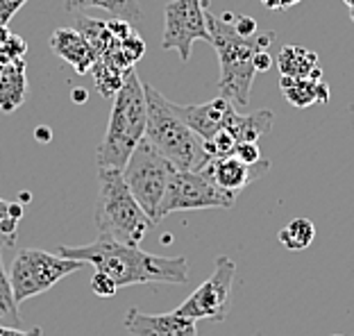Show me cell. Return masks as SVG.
I'll use <instances>...</instances> for the list:
<instances>
[{
	"instance_id": "cell-27",
	"label": "cell",
	"mask_w": 354,
	"mask_h": 336,
	"mask_svg": "<svg viewBox=\"0 0 354 336\" xmlns=\"http://www.w3.org/2000/svg\"><path fill=\"white\" fill-rule=\"evenodd\" d=\"M118 48L132 66L143 57V53H146V44H143V39L136 35V32H132V35L127 39H123V41H118Z\"/></svg>"
},
{
	"instance_id": "cell-4",
	"label": "cell",
	"mask_w": 354,
	"mask_h": 336,
	"mask_svg": "<svg viewBox=\"0 0 354 336\" xmlns=\"http://www.w3.org/2000/svg\"><path fill=\"white\" fill-rule=\"evenodd\" d=\"M143 91H146L148 105V121L143 139L166 162H171L175 171H203L209 164L205 141L175 114L173 102L159 93L155 86L143 84Z\"/></svg>"
},
{
	"instance_id": "cell-32",
	"label": "cell",
	"mask_w": 354,
	"mask_h": 336,
	"mask_svg": "<svg viewBox=\"0 0 354 336\" xmlns=\"http://www.w3.org/2000/svg\"><path fill=\"white\" fill-rule=\"evenodd\" d=\"M272 62H275V59L270 57V53H268V50H259V53L254 55V59H252L257 73H266V71H268V68L272 66Z\"/></svg>"
},
{
	"instance_id": "cell-30",
	"label": "cell",
	"mask_w": 354,
	"mask_h": 336,
	"mask_svg": "<svg viewBox=\"0 0 354 336\" xmlns=\"http://www.w3.org/2000/svg\"><path fill=\"white\" fill-rule=\"evenodd\" d=\"M91 291L98 295V298H111V295H116L118 286L114 284V279H109L107 275L95 270V275L91 277Z\"/></svg>"
},
{
	"instance_id": "cell-38",
	"label": "cell",
	"mask_w": 354,
	"mask_h": 336,
	"mask_svg": "<svg viewBox=\"0 0 354 336\" xmlns=\"http://www.w3.org/2000/svg\"><path fill=\"white\" fill-rule=\"evenodd\" d=\"M3 66H5V62H0V71H3Z\"/></svg>"
},
{
	"instance_id": "cell-1",
	"label": "cell",
	"mask_w": 354,
	"mask_h": 336,
	"mask_svg": "<svg viewBox=\"0 0 354 336\" xmlns=\"http://www.w3.org/2000/svg\"><path fill=\"white\" fill-rule=\"evenodd\" d=\"M59 257L77 259L114 279L118 289L132 284H187L189 261L187 257H159L143 252L139 245H125L111 239L98 236L88 245H59Z\"/></svg>"
},
{
	"instance_id": "cell-14",
	"label": "cell",
	"mask_w": 354,
	"mask_h": 336,
	"mask_svg": "<svg viewBox=\"0 0 354 336\" xmlns=\"http://www.w3.org/2000/svg\"><path fill=\"white\" fill-rule=\"evenodd\" d=\"M50 48L55 50V55H59V57L75 71L77 75H86L95 64V59H98L75 28L55 30L50 35Z\"/></svg>"
},
{
	"instance_id": "cell-29",
	"label": "cell",
	"mask_w": 354,
	"mask_h": 336,
	"mask_svg": "<svg viewBox=\"0 0 354 336\" xmlns=\"http://www.w3.org/2000/svg\"><path fill=\"white\" fill-rule=\"evenodd\" d=\"M227 19H230L236 35H241V37H257L259 35V30H257V21L252 19V16H234V14L227 12Z\"/></svg>"
},
{
	"instance_id": "cell-15",
	"label": "cell",
	"mask_w": 354,
	"mask_h": 336,
	"mask_svg": "<svg viewBox=\"0 0 354 336\" xmlns=\"http://www.w3.org/2000/svg\"><path fill=\"white\" fill-rule=\"evenodd\" d=\"M279 89L284 91V98L291 102L293 107H311L316 102H325L329 100V86L323 80H311V77H288L281 75L279 77Z\"/></svg>"
},
{
	"instance_id": "cell-37",
	"label": "cell",
	"mask_w": 354,
	"mask_h": 336,
	"mask_svg": "<svg viewBox=\"0 0 354 336\" xmlns=\"http://www.w3.org/2000/svg\"><path fill=\"white\" fill-rule=\"evenodd\" d=\"M345 5H350L352 10H354V0H345Z\"/></svg>"
},
{
	"instance_id": "cell-19",
	"label": "cell",
	"mask_w": 354,
	"mask_h": 336,
	"mask_svg": "<svg viewBox=\"0 0 354 336\" xmlns=\"http://www.w3.org/2000/svg\"><path fill=\"white\" fill-rule=\"evenodd\" d=\"M64 5H66L68 12L95 7V10L109 12L114 19L127 21V23H132V26L136 21H141V7L136 0H66Z\"/></svg>"
},
{
	"instance_id": "cell-34",
	"label": "cell",
	"mask_w": 354,
	"mask_h": 336,
	"mask_svg": "<svg viewBox=\"0 0 354 336\" xmlns=\"http://www.w3.org/2000/svg\"><path fill=\"white\" fill-rule=\"evenodd\" d=\"M297 3H300V0H279V10H288V7H293Z\"/></svg>"
},
{
	"instance_id": "cell-20",
	"label": "cell",
	"mask_w": 354,
	"mask_h": 336,
	"mask_svg": "<svg viewBox=\"0 0 354 336\" xmlns=\"http://www.w3.org/2000/svg\"><path fill=\"white\" fill-rule=\"evenodd\" d=\"M75 30L82 35V39L88 44V48L95 53V57H102L104 53L111 50L118 41L111 37V32L107 28V21H95L86 19V16H77L75 19Z\"/></svg>"
},
{
	"instance_id": "cell-22",
	"label": "cell",
	"mask_w": 354,
	"mask_h": 336,
	"mask_svg": "<svg viewBox=\"0 0 354 336\" xmlns=\"http://www.w3.org/2000/svg\"><path fill=\"white\" fill-rule=\"evenodd\" d=\"M132 71V68H130ZM88 73L93 75V82H95V89H98L104 98H114L118 93V89L123 86V80L127 75V71H120L118 66H114L111 62L98 57L95 64L91 66Z\"/></svg>"
},
{
	"instance_id": "cell-31",
	"label": "cell",
	"mask_w": 354,
	"mask_h": 336,
	"mask_svg": "<svg viewBox=\"0 0 354 336\" xmlns=\"http://www.w3.org/2000/svg\"><path fill=\"white\" fill-rule=\"evenodd\" d=\"M28 0H0V28H7L16 12L26 5Z\"/></svg>"
},
{
	"instance_id": "cell-39",
	"label": "cell",
	"mask_w": 354,
	"mask_h": 336,
	"mask_svg": "<svg viewBox=\"0 0 354 336\" xmlns=\"http://www.w3.org/2000/svg\"><path fill=\"white\" fill-rule=\"evenodd\" d=\"M334 336H345V334H334Z\"/></svg>"
},
{
	"instance_id": "cell-5",
	"label": "cell",
	"mask_w": 354,
	"mask_h": 336,
	"mask_svg": "<svg viewBox=\"0 0 354 336\" xmlns=\"http://www.w3.org/2000/svg\"><path fill=\"white\" fill-rule=\"evenodd\" d=\"M98 203L93 216L98 236L125 245H139L148 230L155 227V223L125 187L120 171L98 168Z\"/></svg>"
},
{
	"instance_id": "cell-21",
	"label": "cell",
	"mask_w": 354,
	"mask_h": 336,
	"mask_svg": "<svg viewBox=\"0 0 354 336\" xmlns=\"http://www.w3.org/2000/svg\"><path fill=\"white\" fill-rule=\"evenodd\" d=\"M3 245L5 236H0V327H16L23 330V318L19 316V305L14 300L10 275L3 266Z\"/></svg>"
},
{
	"instance_id": "cell-23",
	"label": "cell",
	"mask_w": 354,
	"mask_h": 336,
	"mask_svg": "<svg viewBox=\"0 0 354 336\" xmlns=\"http://www.w3.org/2000/svg\"><path fill=\"white\" fill-rule=\"evenodd\" d=\"M279 243L288 250H304L316 239V227L309 218H293L286 227L279 230Z\"/></svg>"
},
{
	"instance_id": "cell-26",
	"label": "cell",
	"mask_w": 354,
	"mask_h": 336,
	"mask_svg": "<svg viewBox=\"0 0 354 336\" xmlns=\"http://www.w3.org/2000/svg\"><path fill=\"white\" fill-rule=\"evenodd\" d=\"M21 216L23 207L19 203H7V200L0 198V236H12L19 227Z\"/></svg>"
},
{
	"instance_id": "cell-24",
	"label": "cell",
	"mask_w": 354,
	"mask_h": 336,
	"mask_svg": "<svg viewBox=\"0 0 354 336\" xmlns=\"http://www.w3.org/2000/svg\"><path fill=\"white\" fill-rule=\"evenodd\" d=\"M28 53V44L19 35L10 32V28H0V62L10 64L16 59H23Z\"/></svg>"
},
{
	"instance_id": "cell-35",
	"label": "cell",
	"mask_w": 354,
	"mask_h": 336,
	"mask_svg": "<svg viewBox=\"0 0 354 336\" xmlns=\"http://www.w3.org/2000/svg\"><path fill=\"white\" fill-rule=\"evenodd\" d=\"M261 3L268 7V10H279V0H261Z\"/></svg>"
},
{
	"instance_id": "cell-17",
	"label": "cell",
	"mask_w": 354,
	"mask_h": 336,
	"mask_svg": "<svg viewBox=\"0 0 354 336\" xmlns=\"http://www.w3.org/2000/svg\"><path fill=\"white\" fill-rule=\"evenodd\" d=\"M277 66L281 75L288 77H311L318 68V55L304 46H284L277 55Z\"/></svg>"
},
{
	"instance_id": "cell-25",
	"label": "cell",
	"mask_w": 354,
	"mask_h": 336,
	"mask_svg": "<svg viewBox=\"0 0 354 336\" xmlns=\"http://www.w3.org/2000/svg\"><path fill=\"white\" fill-rule=\"evenodd\" d=\"M234 148H236V139L232 137L227 130L216 132L212 139L205 141V153L209 157V162H212V159H223V157L234 155Z\"/></svg>"
},
{
	"instance_id": "cell-3",
	"label": "cell",
	"mask_w": 354,
	"mask_h": 336,
	"mask_svg": "<svg viewBox=\"0 0 354 336\" xmlns=\"http://www.w3.org/2000/svg\"><path fill=\"white\" fill-rule=\"evenodd\" d=\"M148 121V105L143 82L136 75V71H127L123 86L114 95L111 105L107 132L95 153L98 168H111V171H123L127 159L134 153V148L143 141Z\"/></svg>"
},
{
	"instance_id": "cell-36",
	"label": "cell",
	"mask_w": 354,
	"mask_h": 336,
	"mask_svg": "<svg viewBox=\"0 0 354 336\" xmlns=\"http://www.w3.org/2000/svg\"><path fill=\"white\" fill-rule=\"evenodd\" d=\"M75 100H80V102L84 100V91H82V89H77V91H75Z\"/></svg>"
},
{
	"instance_id": "cell-10",
	"label": "cell",
	"mask_w": 354,
	"mask_h": 336,
	"mask_svg": "<svg viewBox=\"0 0 354 336\" xmlns=\"http://www.w3.org/2000/svg\"><path fill=\"white\" fill-rule=\"evenodd\" d=\"M205 39L209 41L207 12L203 0H171L164 7V50H177L180 59L187 64L191 59L193 44Z\"/></svg>"
},
{
	"instance_id": "cell-13",
	"label": "cell",
	"mask_w": 354,
	"mask_h": 336,
	"mask_svg": "<svg viewBox=\"0 0 354 336\" xmlns=\"http://www.w3.org/2000/svg\"><path fill=\"white\" fill-rule=\"evenodd\" d=\"M123 325L130 336H198V321L184 318L175 311L152 316L132 307L125 314Z\"/></svg>"
},
{
	"instance_id": "cell-16",
	"label": "cell",
	"mask_w": 354,
	"mask_h": 336,
	"mask_svg": "<svg viewBox=\"0 0 354 336\" xmlns=\"http://www.w3.org/2000/svg\"><path fill=\"white\" fill-rule=\"evenodd\" d=\"M26 62L16 59L5 64L3 71H0V109L5 114H12L16 107H21L23 100H26Z\"/></svg>"
},
{
	"instance_id": "cell-6",
	"label": "cell",
	"mask_w": 354,
	"mask_h": 336,
	"mask_svg": "<svg viewBox=\"0 0 354 336\" xmlns=\"http://www.w3.org/2000/svg\"><path fill=\"white\" fill-rule=\"evenodd\" d=\"M82 266L84 261L66 259L59 257V254L35 250V248H23V250L16 252L10 268V284L16 305L53 289L64 277L82 270Z\"/></svg>"
},
{
	"instance_id": "cell-7",
	"label": "cell",
	"mask_w": 354,
	"mask_h": 336,
	"mask_svg": "<svg viewBox=\"0 0 354 336\" xmlns=\"http://www.w3.org/2000/svg\"><path fill=\"white\" fill-rule=\"evenodd\" d=\"M173 171L175 168L171 166V162H166L146 139L134 148V153L127 159L125 168L120 171L125 187L130 189L134 200L141 205V209L150 216L155 225H157L159 203H162L166 184L171 180Z\"/></svg>"
},
{
	"instance_id": "cell-28",
	"label": "cell",
	"mask_w": 354,
	"mask_h": 336,
	"mask_svg": "<svg viewBox=\"0 0 354 336\" xmlns=\"http://www.w3.org/2000/svg\"><path fill=\"white\" fill-rule=\"evenodd\" d=\"M234 157L248 166H254V164L261 162V150H259V146H257V141H243V143H236Z\"/></svg>"
},
{
	"instance_id": "cell-33",
	"label": "cell",
	"mask_w": 354,
	"mask_h": 336,
	"mask_svg": "<svg viewBox=\"0 0 354 336\" xmlns=\"http://www.w3.org/2000/svg\"><path fill=\"white\" fill-rule=\"evenodd\" d=\"M0 336H41V327H35V330H16V327H0Z\"/></svg>"
},
{
	"instance_id": "cell-8",
	"label": "cell",
	"mask_w": 354,
	"mask_h": 336,
	"mask_svg": "<svg viewBox=\"0 0 354 336\" xmlns=\"http://www.w3.org/2000/svg\"><path fill=\"white\" fill-rule=\"evenodd\" d=\"M236 196L196 171H173L166 184L164 198L157 209V223L173 212H193V209H232Z\"/></svg>"
},
{
	"instance_id": "cell-11",
	"label": "cell",
	"mask_w": 354,
	"mask_h": 336,
	"mask_svg": "<svg viewBox=\"0 0 354 336\" xmlns=\"http://www.w3.org/2000/svg\"><path fill=\"white\" fill-rule=\"evenodd\" d=\"M173 109L203 141L212 139L216 132L227 130L232 116L236 114V107L221 95L205 102V105H177L173 102Z\"/></svg>"
},
{
	"instance_id": "cell-12",
	"label": "cell",
	"mask_w": 354,
	"mask_h": 336,
	"mask_svg": "<svg viewBox=\"0 0 354 336\" xmlns=\"http://www.w3.org/2000/svg\"><path fill=\"white\" fill-rule=\"evenodd\" d=\"M270 168V162L268 159H261L259 164L254 166H248L243 162H239L234 155L230 157H223V159H212L203 171L209 180H212L216 187H221L223 191H230V194H239V191H243L248 184H252L254 180H259L261 175L268 173Z\"/></svg>"
},
{
	"instance_id": "cell-9",
	"label": "cell",
	"mask_w": 354,
	"mask_h": 336,
	"mask_svg": "<svg viewBox=\"0 0 354 336\" xmlns=\"http://www.w3.org/2000/svg\"><path fill=\"white\" fill-rule=\"evenodd\" d=\"M234 277L236 263L230 257H218L214 273L175 309V314L191 318V321H225L232 302Z\"/></svg>"
},
{
	"instance_id": "cell-2",
	"label": "cell",
	"mask_w": 354,
	"mask_h": 336,
	"mask_svg": "<svg viewBox=\"0 0 354 336\" xmlns=\"http://www.w3.org/2000/svg\"><path fill=\"white\" fill-rule=\"evenodd\" d=\"M209 44L214 46L221 64L218 93L221 98L230 100L234 107H245L250 102V91L254 82V55L268 50L275 39V32H263L257 37H241L232 28L227 14L214 16L207 12Z\"/></svg>"
},
{
	"instance_id": "cell-18",
	"label": "cell",
	"mask_w": 354,
	"mask_h": 336,
	"mask_svg": "<svg viewBox=\"0 0 354 336\" xmlns=\"http://www.w3.org/2000/svg\"><path fill=\"white\" fill-rule=\"evenodd\" d=\"M270 127H272L270 109L254 111V114H239L236 111L227 125V132L236 139V143H243V141H259V137H263Z\"/></svg>"
}]
</instances>
